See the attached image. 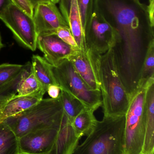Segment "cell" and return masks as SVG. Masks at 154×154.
I'll return each mask as SVG.
<instances>
[{"label": "cell", "mask_w": 154, "mask_h": 154, "mask_svg": "<svg viewBox=\"0 0 154 154\" xmlns=\"http://www.w3.org/2000/svg\"><path fill=\"white\" fill-rule=\"evenodd\" d=\"M0 154H20L19 138L4 122L0 123Z\"/></svg>", "instance_id": "ffe728a7"}, {"label": "cell", "mask_w": 154, "mask_h": 154, "mask_svg": "<svg viewBox=\"0 0 154 154\" xmlns=\"http://www.w3.org/2000/svg\"><path fill=\"white\" fill-rule=\"evenodd\" d=\"M58 131L41 129L21 137L19 138L20 154H48L54 145Z\"/></svg>", "instance_id": "30bf717a"}, {"label": "cell", "mask_w": 154, "mask_h": 154, "mask_svg": "<svg viewBox=\"0 0 154 154\" xmlns=\"http://www.w3.org/2000/svg\"><path fill=\"white\" fill-rule=\"evenodd\" d=\"M149 81L139 86L130 97L126 113L124 128V154L142 153L146 127L145 105L146 89Z\"/></svg>", "instance_id": "5b68a950"}, {"label": "cell", "mask_w": 154, "mask_h": 154, "mask_svg": "<svg viewBox=\"0 0 154 154\" xmlns=\"http://www.w3.org/2000/svg\"><path fill=\"white\" fill-rule=\"evenodd\" d=\"M64 115L59 96L56 99H42L36 105L4 122L20 138L36 130L48 128L58 130Z\"/></svg>", "instance_id": "3957f363"}, {"label": "cell", "mask_w": 154, "mask_h": 154, "mask_svg": "<svg viewBox=\"0 0 154 154\" xmlns=\"http://www.w3.org/2000/svg\"><path fill=\"white\" fill-rule=\"evenodd\" d=\"M37 47L43 53L44 59L52 66H57L67 59L76 49L54 34L39 35Z\"/></svg>", "instance_id": "8fae6325"}, {"label": "cell", "mask_w": 154, "mask_h": 154, "mask_svg": "<svg viewBox=\"0 0 154 154\" xmlns=\"http://www.w3.org/2000/svg\"><path fill=\"white\" fill-rule=\"evenodd\" d=\"M91 53L100 82L104 116H125L130 97L119 75L113 49L103 54Z\"/></svg>", "instance_id": "7a4b0ae2"}, {"label": "cell", "mask_w": 154, "mask_h": 154, "mask_svg": "<svg viewBox=\"0 0 154 154\" xmlns=\"http://www.w3.org/2000/svg\"><path fill=\"white\" fill-rule=\"evenodd\" d=\"M143 154L141 153V154Z\"/></svg>", "instance_id": "836d02e7"}, {"label": "cell", "mask_w": 154, "mask_h": 154, "mask_svg": "<svg viewBox=\"0 0 154 154\" xmlns=\"http://www.w3.org/2000/svg\"><path fill=\"white\" fill-rule=\"evenodd\" d=\"M147 9L150 20L154 24V0H149V4L147 5Z\"/></svg>", "instance_id": "f546056e"}, {"label": "cell", "mask_w": 154, "mask_h": 154, "mask_svg": "<svg viewBox=\"0 0 154 154\" xmlns=\"http://www.w3.org/2000/svg\"><path fill=\"white\" fill-rule=\"evenodd\" d=\"M21 76V74L0 88V108L9 98L17 94L16 88Z\"/></svg>", "instance_id": "cb8c5ba5"}, {"label": "cell", "mask_w": 154, "mask_h": 154, "mask_svg": "<svg viewBox=\"0 0 154 154\" xmlns=\"http://www.w3.org/2000/svg\"><path fill=\"white\" fill-rule=\"evenodd\" d=\"M33 19L38 36L54 34L60 27L69 28L60 11L52 2L37 5L34 7Z\"/></svg>", "instance_id": "9c48e42d"}, {"label": "cell", "mask_w": 154, "mask_h": 154, "mask_svg": "<svg viewBox=\"0 0 154 154\" xmlns=\"http://www.w3.org/2000/svg\"><path fill=\"white\" fill-rule=\"evenodd\" d=\"M54 34L73 48H79L69 27H60L55 30Z\"/></svg>", "instance_id": "484cf974"}, {"label": "cell", "mask_w": 154, "mask_h": 154, "mask_svg": "<svg viewBox=\"0 0 154 154\" xmlns=\"http://www.w3.org/2000/svg\"><path fill=\"white\" fill-rule=\"evenodd\" d=\"M3 47H4V45L2 42V38H1V34H0V50L2 49Z\"/></svg>", "instance_id": "1f68e13d"}, {"label": "cell", "mask_w": 154, "mask_h": 154, "mask_svg": "<svg viewBox=\"0 0 154 154\" xmlns=\"http://www.w3.org/2000/svg\"><path fill=\"white\" fill-rule=\"evenodd\" d=\"M24 65L4 63L0 65V88L18 76L24 70Z\"/></svg>", "instance_id": "603a6c76"}, {"label": "cell", "mask_w": 154, "mask_h": 154, "mask_svg": "<svg viewBox=\"0 0 154 154\" xmlns=\"http://www.w3.org/2000/svg\"><path fill=\"white\" fill-rule=\"evenodd\" d=\"M60 97L64 114L71 123L76 116L85 107L79 100L62 90H61Z\"/></svg>", "instance_id": "44dd1931"}, {"label": "cell", "mask_w": 154, "mask_h": 154, "mask_svg": "<svg viewBox=\"0 0 154 154\" xmlns=\"http://www.w3.org/2000/svg\"><path fill=\"white\" fill-rule=\"evenodd\" d=\"M94 9L114 28L112 47L125 88H136L147 51L154 42V24L140 0H94Z\"/></svg>", "instance_id": "6da1fadb"}, {"label": "cell", "mask_w": 154, "mask_h": 154, "mask_svg": "<svg viewBox=\"0 0 154 154\" xmlns=\"http://www.w3.org/2000/svg\"><path fill=\"white\" fill-rule=\"evenodd\" d=\"M31 69L46 92L49 86L57 85L52 73L51 65L44 58L38 55H33L32 57Z\"/></svg>", "instance_id": "ac0fdd59"}, {"label": "cell", "mask_w": 154, "mask_h": 154, "mask_svg": "<svg viewBox=\"0 0 154 154\" xmlns=\"http://www.w3.org/2000/svg\"><path fill=\"white\" fill-rule=\"evenodd\" d=\"M60 12L80 49L86 51L84 31L77 0H60Z\"/></svg>", "instance_id": "4fadbf2b"}, {"label": "cell", "mask_w": 154, "mask_h": 154, "mask_svg": "<svg viewBox=\"0 0 154 154\" xmlns=\"http://www.w3.org/2000/svg\"><path fill=\"white\" fill-rule=\"evenodd\" d=\"M80 138L64 114L55 143L48 154H74Z\"/></svg>", "instance_id": "5bb4252c"}, {"label": "cell", "mask_w": 154, "mask_h": 154, "mask_svg": "<svg viewBox=\"0 0 154 154\" xmlns=\"http://www.w3.org/2000/svg\"><path fill=\"white\" fill-rule=\"evenodd\" d=\"M47 92L51 98H58L60 94L61 89L58 85H50L48 88Z\"/></svg>", "instance_id": "83f0119b"}, {"label": "cell", "mask_w": 154, "mask_h": 154, "mask_svg": "<svg viewBox=\"0 0 154 154\" xmlns=\"http://www.w3.org/2000/svg\"><path fill=\"white\" fill-rule=\"evenodd\" d=\"M60 0H51V2H52L54 3V4H56V3H58L59 2Z\"/></svg>", "instance_id": "d6a6232c"}, {"label": "cell", "mask_w": 154, "mask_h": 154, "mask_svg": "<svg viewBox=\"0 0 154 154\" xmlns=\"http://www.w3.org/2000/svg\"><path fill=\"white\" fill-rule=\"evenodd\" d=\"M125 116H105L74 154H124Z\"/></svg>", "instance_id": "277c9868"}, {"label": "cell", "mask_w": 154, "mask_h": 154, "mask_svg": "<svg viewBox=\"0 0 154 154\" xmlns=\"http://www.w3.org/2000/svg\"><path fill=\"white\" fill-rule=\"evenodd\" d=\"M146 127L142 153L154 154V81L148 84L146 89L145 105Z\"/></svg>", "instance_id": "9a60e30c"}, {"label": "cell", "mask_w": 154, "mask_h": 154, "mask_svg": "<svg viewBox=\"0 0 154 154\" xmlns=\"http://www.w3.org/2000/svg\"><path fill=\"white\" fill-rule=\"evenodd\" d=\"M77 2L84 29L94 11V0H77Z\"/></svg>", "instance_id": "d4e9b609"}, {"label": "cell", "mask_w": 154, "mask_h": 154, "mask_svg": "<svg viewBox=\"0 0 154 154\" xmlns=\"http://www.w3.org/2000/svg\"><path fill=\"white\" fill-rule=\"evenodd\" d=\"M11 1L14 4L33 18L34 8L28 0H11Z\"/></svg>", "instance_id": "4316f807"}, {"label": "cell", "mask_w": 154, "mask_h": 154, "mask_svg": "<svg viewBox=\"0 0 154 154\" xmlns=\"http://www.w3.org/2000/svg\"><path fill=\"white\" fill-rule=\"evenodd\" d=\"M83 31L86 50L96 54L106 53L116 40L115 30L94 9Z\"/></svg>", "instance_id": "52a82bcc"}, {"label": "cell", "mask_w": 154, "mask_h": 154, "mask_svg": "<svg viewBox=\"0 0 154 154\" xmlns=\"http://www.w3.org/2000/svg\"><path fill=\"white\" fill-rule=\"evenodd\" d=\"M19 96H37L43 98L46 91L34 76L31 69V63H28L22 74L16 88Z\"/></svg>", "instance_id": "e0dca14e"}, {"label": "cell", "mask_w": 154, "mask_h": 154, "mask_svg": "<svg viewBox=\"0 0 154 154\" xmlns=\"http://www.w3.org/2000/svg\"><path fill=\"white\" fill-rule=\"evenodd\" d=\"M1 20L20 44L32 51L36 50L38 35L32 17L12 3Z\"/></svg>", "instance_id": "ba28073f"}, {"label": "cell", "mask_w": 154, "mask_h": 154, "mask_svg": "<svg viewBox=\"0 0 154 154\" xmlns=\"http://www.w3.org/2000/svg\"><path fill=\"white\" fill-rule=\"evenodd\" d=\"M95 111L84 107L72 120V127L79 136H88L94 130L98 121L94 115Z\"/></svg>", "instance_id": "d6986e66"}, {"label": "cell", "mask_w": 154, "mask_h": 154, "mask_svg": "<svg viewBox=\"0 0 154 154\" xmlns=\"http://www.w3.org/2000/svg\"><path fill=\"white\" fill-rule=\"evenodd\" d=\"M152 79H154V42L150 45L145 58L140 72L138 88L145 85Z\"/></svg>", "instance_id": "7402d4cb"}, {"label": "cell", "mask_w": 154, "mask_h": 154, "mask_svg": "<svg viewBox=\"0 0 154 154\" xmlns=\"http://www.w3.org/2000/svg\"><path fill=\"white\" fill-rule=\"evenodd\" d=\"M51 69L57 85L61 90L79 100L85 107L96 111L102 106L101 91L90 89L67 59L58 65H51Z\"/></svg>", "instance_id": "8992f818"}, {"label": "cell", "mask_w": 154, "mask_h": 154, "mask_svg": "<svg viewBox=\"0 0 154 154\" xmlns=\"http://www.w3.org/2000/svg\"><path fill=\"white\" fill-rule=\"evenodd\" d=\"M89 88L100 91V84L96 72L91 52L76 49L67 58Z\"/></svg>", "instance_id": "7c38bea8"}, {"label": "cell", "mask_w": 154, "mask_h": 154, "mask_svg": "<svg viewBox=\"0 0 154 154\" xmlns=\"http://www.w3.org/2000/svg\"><path fill=\"white\" fill-rule=\"evenodd\" d=\"M33 6V8L38 4L41 3L47 2H51V0H28Z\"/></svg>", "instance_id": "4dcf8cb0"}, {"label": "cell", "mask_w": 154, "mask_h": 154, "mask_svg": "<svg viewBox=\"0 0 154 154\" xmlns=\"http://www.w3.org/2000/svg\"><path fill=\"white\" fill-rule=\"evenodd\" d=\"M42 99L37 96H19L17 94L12 96L0 108V123L27 110Z\"/></svg>", "instance_id": "2e32d148"}, {"label": "cell", "mask_w": 154, "mask_h": 154, "mask_svg": "<svg viewBox=\"0 0 154 154\" xmlns=\"http://www.w3.org/2000/svg\"><path fill=\"white\" fill-rule=\"evenodd\" d=\"M12 3L11 0H0V19L3 15L7 7Z\"/></svg>", "instance_id": "f1b7e54d"}]
</instances>
